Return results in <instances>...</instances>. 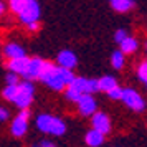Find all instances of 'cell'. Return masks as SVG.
Masks as SVG:
<instances>
[{"label":"cell","mask_w":147,"mask_h":147,"mask_svg":"<svg viewBox=\"0 0 147 147\" xmlns=\"http://www.w3.org/2000/svg\"><path fill=\"white\" fill-rule=\"evenodd\" d=\"M35 124L38 131L43 134H51V136H63L66 132V124L61 117L51 116V114H38Z\"/></svg>","instance_id":"obj_1"},{"label":"cell","mask_w":147,"mask_h":147,"mask_svg":"<svg viewBox=\"0 0 147 147\" xmlns=\"http://www.w3.org/2000/svg\"><path fill=\"white\" fill-rule=\"evenodd\" d=\"M40 81H43L53 91H63L66 88L65 81L61 78L60 66H55L53 63H50V61H45V68H43V71L40 74Z\"/></svg>","instance_id":"obj_2"},{"label":"cell","mask_w":147,"mask_h":147,"mask_svg":"<svg viewBox=\"0 0 147 147\" xmlns=\"http://www.w3.org/2000/svg\"><path fill=\"white\" fill-rule=\"evenodd\" d=\"M33 96H35V86L32 81L23 80L18 83V88H17V94L13 98L15 106L18 109H25V107H30V104L33 102Z\"/></svg>","instance_id":"obj_3"},{"label":"cell","mask_w":147,"mask_h":147,"mask_svg":"<svg viewBox=\"0 0 147 147\" xmlns=\"http://www.w3.org/2000/svg\"><path fill=\"white\" fill-rule=\"evenodd\" d=\"M30 109L25 107V109H20V113L17 114V117L12 121L10 124V132L13 137H23L28 131V121H30Z\"/></svg>","instance_id":"obj_4"},{"label":"cell","mask_w":147,"mask_h":147,"mask_svg":"<svg viewBox=\"0 0 147 147\" xmlns=\"http://www.w3.org/2000/svg\"><path fill=\"white\" fill-rule=\"evenodd\" d=\"M18 18L25 25L38 22V18H40V5H38V2L36 0H27L25 7L22 8L20 13H18Z\"/></svg>","instance_id":"obj_5"},{"label":"cell","mask_w":147,"mask_h":147,"mask_svg":"<svg viewBox=\"0 0 147 147\" xmlns=\"http://www.w3.org/2000/svg\"><path fill=\"white\" fill-rule=\"evenodd\" d=\"M121 101H124V104L127 107H131L132 111H144V107H146V102L142 99V96H140L137 91H134L132 88H127V89H122V96H121Z\"/></svg>","instance_id":"obj_6"},{"label":"cell","mask_w":147,"mask_h":147,"mask_svg":"<svg viewBox=\"0 0 147 147\" xmlns=\"http://www.w3.org/2000/svg\"><path fill=\"white\" fill-rule=\"evenodd\" d=\"M78 104V111H80L81 116H91V114L96 113L98 109V102L93 98V94H81V98L76 101Z\"/></svg>","instance_id":"obj_7"},{"label":"cell","mask_w":147,"mask_h":147,"mask_svg":"<svg viewBox=\"0 0 147 147\" xmlns=\"http://www.w3.org/2000/svg\"><path fill=\"white\" fill-rule=\"evenodd\" d=\"M43 68H45V60H41V58H30L27 71L23 74V80H28V81L40 80V74L43 71Z\"/></svg>","instance_id":"obj_8"},{"label":"cell","mask_w":147,"mask_h":147,"mask_svg":"<svg viewBox=\"0 0 147 147\" xmlns=\"http://www.w3.org/2000/svg\"><path fill=\"white\" fill-rule=\"evenodd\" d=\"M91 124H93V129H96V131H99L101 134H109V131H111V121H109V117H107V114L104 113H96L91 114Z\"/></svg>","instance_id":"obj_9"},{"label":"cell","mask_w":147,"mask_h":147,"mask_svg":"<svg viewBox=\"0 0 147 147\" xmlns=\"http://www.w3.org/2000/svg\"><path fill=\"white\" fill-rule=\"evenodd\" d=\"M56 61H58V66L68 68V69H73L78 65V58H76V55L71 50H63V51H60Z\"/></svg>","instance_id":"obj_10"},{"label":"cell","mask_w":147,"mask_h":147,"mask_svg":"<svg viewBox=\"0 0 147 147\" xmlns=\"http://www.w3.org/2000/svg\"><path fill=\"white\" fill-rule=\"evenodd\" d=\"M28 58L27 55L25 56H22V58H13V60L8 61V71H13V73H17L18 76H22L23 78V74H25V71H27V66H28Z\"/></svg>","instance_id":"obj_11"},{"label":"cell","mask_w":147,"mask_h":147,"mask_svg":"<svg viewBox=\"0 0 147 147\" xmlns=\"http://www.w3.org/2000/svg\"><path fill=\"white\" fill-rule=\"evenodd\" d=\"M3 55L8 60H13V58H22L27 53H25V48L22 45H18V43H7L5 48H3Z\"/></svg>","instance_id":"obj_12"},{"label":"cell","mask_w":147,"mask_h":147,"mask_svg":"<svg viewBox=\"0 0 147 147\" xmlns=\"http://www.w3.org/2000/svg\"><path fill=\"white\" fill-rule=\"evenodd\" d=\"M84 140H86V144L89 147H99L101 144L104 142V134H101L99 131H96V129H91V131L86 132Z\"/></svg>","instance_id":"obj_13"},{"label":"cell","mask_w":147,"mask_h":147,"mask_svg":"<svg viewBox=\"0 0 147 147\" xmlns=\"http://www.w3.org/2000/svg\"><path fill=\"white\" fill-rule=\"evenodd\" d=\"M119 45H121V51H122L124 55L126 53H134V51L137 50V40L132 38V36H126Z\"/></svg>","instance_id":"obj_14"},{"label":"cell","mask_w":147,"mask_h":147,"mask_svg":"<svg viewBox=\"0 0 147 147\" xmlns=\"http://www.w3.org/2000/svg\"><path fill=\"white\" fill-rule=\"evenodd\" d=\"M98 86H99V91L107 93L109 89H113L114 86H117V81L113 76H102L101 80H98Z\"/></svg>","instance_id":"obj_15"},{"label":"cell","mask_w":147,"mask_h":147,"mask_svg":"<svg viewBox=\"0 0 147 147\" xmlns=\"http://www.w3.org/2000/svg\"><path fill=\"white\" fill-rule=\"evenodd\" d=\"M111 5L116 12H129L134 5V0H111Z\"/></svg>","instance_id":"obj_16"},{"label":"cell","mask_w":147,"mask_h":147,"mask_svg":"<svg viewBox=\"0 0 147 147\" xmlns=\"http://www.w3.org/2000/svg\"><path fill=\"white\" fill-rule=\"evenodd\" d=\"M68 86H71L73 89H76V91L81 93V94L88 93V80L86 78H74V80L71 81V84H68Z\"/></svg>","instance_id":"obj_17"},{"label":"cell","mask_w":147,"mask_h":147,"mask_svg":"<svg viewBox=\"0 0 147 147\" xmlns=\"http://www.w3.org/2000/svg\"><path fill=\"white\" fill-rule=\"evenodd\" d=\"M111 65H113L116 69H121V68L124 66V53L117 50V51H114L113 56H111Z\"/></svg>","instance_id":"obj_18"},{"label":"cell","mask_w":147,"mask_h":147,"mask_svg":"<svg viewBox=\"0 0 147 147\" xmlns=\"http://www.w3.org/2000/svg\"><path fill=\"white\" fill-rule=\"evenodd\" d=\"M17 88H18V84H7V86L3 88V91H2V96H3V99L5 101H13L15 94H17Z\"/></svg>","instance_id":"obj_19"},{"label":"cell","mask_w":147,"mask_h":147,"mask_svg":"<svg viewBox=\"0 0 147 147\" xmlns=\"http://www.w3.org/2000/svg\"><path fill=\"white\" fill-rule=\"evenodd\" d=\"M60 73H61V78H63V81H65V84H71V81L76 78L74 76V73H73V69H68V68H63V66H60Z\"/></svg>","instance_id":"obj_20"},{"label":"cell","mask_w":147,"mask_h":147,"mask_svg":"<svg viewBox=\"0 0 147 147\" xmlns=\"http://www.w3.org/2000/svg\"><path fill=\"white\" fill-rule=\"evenodd\" d=\"M65 96H66L68 101H73V102H76V101L81 98V93H78L76 89H73L71 86H66L65 88Z\"/></svg>","instance_id":"obj_21"},{"label":"cell","mask_w":147,"mask_h":147,"mask_svg":"<svg viewBox=\"0 0 147 147\" xmlns=\"http://www.w3.org/2000/svg\"><path fill=\"white\" fill-rule=\"evenodd\" d=\"M25 3H27V0H10V10L18 15L20 10L25 7Z\"/></svg>","instance_id":"obj_22"},{"label":"cell","mask_w":147,"mask_h":147,"mask_svg":"<svg viewBox=\"0 0 147 147\" xmlns=\"http://www.w3.org/2000/svg\"><path fill=\"white\" fill-rule=\"evenodd\" d=\"M137 76H139L140 81H144V83L147 81V61H144V63L139 65V68H137Z\"/></svg>","instance_id":"obj_23"},{"label":"cell","mask_w":147,"mask_h":147,"mask_svg":"<svg viewBox=\"0 0 147 147\" xmlns=\"http://www.w3.org/2000/svg\"><path fill=\"white\" fill-rule=\"evenodd\" d=\"M107 96H109L111 99H121V96H122V88L114 86L113 89H109V91H107Z\"/></svg>","instance_id":"obj_24"},{"label":"cell","mask_w":147,"mask_h":147,"mask_svg":"<svg viewBox=\"0 0 147 147\" xmlns=\"http://www.w3.org/2000/svg\"><path fill=\"white\" fill-rule=\"evenodd\" d=\"M5 81H7V84H18L20 83V76L13 71H8V74L5 76Z\"/></svg>","instance_id":"obj_25"},{"label":"cell","mask_w":147,"mask_h":147,"mask_svg":"<svg viewBox=\"0 0 147 147\" xmlns=\"http://www.w3.org/2000/svg\"><path fill=\"white\" fill-rule=\"evenodd\" d=\"M96 91H99L98 86V80H88V94H93Z\"/></svg>","instance_id":"obj_26"},{"label":"cell","mask_w":147,"mask_h":147,"mask_svg":"<svg viewBox=\"0 0 147 147\" xmlns=\"http://www.w3.org/2000/svg\"><path fill=\"white\" fill-rule=\"evenodd\" d=\"M8 116H10V113H8L7 107L0 106V122H5V121L8 119Z\"/></svg>","instance_id":"obj_27"},{"label":"cell","mask_w":147,"mask_h":147,"mask_svg":"<svg viewBox=\"0 0 147 147\" xmlns=\"http://www.w3.org/2000/svg\"><path fill=\"white\" fill-rule=\"evenodd\" d=\"M126 36H127L126 30H117V32H116V35H114V40L117 41V43H121V41L124 40Z\"/></svg>","instance_id":"obj_28"},{"label":"cell","mask_w":147,"mask_h":147,"mask_svg":"<svg viewBox=\"0 0 147 147\" xmlns=\"http://www.w3.org/2000/svg\"><path fill=\"white\" fill-rule=\"evenodd\" d=\"M27 27H28V30H30V32H36L40 25H38V22H33V23H30V25H27Z\"/></svg>","instance_id":"obj_29"},{"label":"cell","mask_w":147,"mask_h":147,"mask_svg":"<svg viewBox=\"0 0 147 147\" xmlns=\"http://www.w3.org/2000/svg\"><path fill=\"white\" fill-rule=\"evenodd\" d=\"M3 12H5V3H3V2L0 0V15L3 13Z\"/></svg>","instance_id":"obj_30"},{"label":"cell","mask_w":147,"mask_h":147,"mask_svg":"<svg viewBox=\"0 0 147 147\" xmlns=\"http://www.w3.org/2000/svg\"><path fill=\"white\" fill-rule=\"evenodd\" d=\"M33 147H43V146H41V144H35Z\"/></svg>","instance_id":"obj_31"},{"label":"cell","mask_w":147,"mask_h":147,"mask_svg":"<svg viewBox=\"0 0 147 147\" xmlns=\"http://www.w3.org/2000/svg\"><path fill=\"white\" fill-rule=\"evenodd\" d=\"M146 84H147V81H146Z\"/></svg>","instance_id":"obj_32"}]
</instances>
